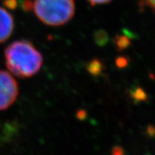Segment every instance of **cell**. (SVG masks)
<instances>
[{
    "instance_id": "6da1fadb",
    "label": "cell",
    "mask_w": 155,
    "mask_h": 155,
    "mask_svg": "<svg viewBox=\"0 0 155 155\" xmlns=\"http://www.w3.org/2000/svg\"><path fill=\"white\" fill-rule=\"evenodd\" d=\"M5 64L9 71L21 78L37 74L43 63L42 54L28 40H17L5 50Z\"/></svg>"
},
{
    "instance_id": "7a4b0ae2",
    "label": "cell",
    "mask_w": 155,
    "mask_h": 155,
    "mask_svg": "<svg viewBox=\"0 0 155 155\" xmlns=\"http://www.w3.org/2000/svg\"><path fill=\"white\" fill-rule=\"evenodd\" d=\"M32 8L44 24L58 27L65 25L75 14L74 0H35Z\"/></svg>"
},
{
    "instance_id": "3957f363",
    "label": "cell",
    "mask_w": 155,
    "mask_h": 155,
    "mask_svg": "<svg viewBox=\"0 0 155 155\" xmlns=\"http://www.w3.org/2000/svg\"><path fill=\"white\" fill-rule=\"evenodd\" d=\"M18 96V84L8 72L0 71V111L12 105Z\"/></svg>"
},
{
    "instance_id": "277c9868",
    "label": "cell",
    "mask_w": 155,
    "mask_h": 155,
    "mask_svg": "<svg viewBox=\"0 0 155 155\" xmlns=\"http://www.w3.org/2000/svg\"><path fill=\"white\" fill-rule=\"evenodd\" d=\"M15 28V22L12 15L0 7V43L9 38Z\"/></svg>"
},
{
    "instance_id": "5b68a950",
    "label": "cell",
    "mask_w": 155,
    "mask_h": 155,
    "mask_svg": "<svg viewBox=\"0 0 155 155\" xmlns=\"http://www.w3.org/2000/svg\"><path fill=\"white\" fill-rule=\"evenodd\" d=\"M86 70L93 76L98 77L102 74L104 70V65L99 59L95 58L87 63Z\"/></svg>"
},
{
    "instance_id": "8992f818",
    "label": "cell",
    "mask_w": 155,
    "mask_h": 155,
    "mask_svg": "<svg viewBox=\"0 0 155 155\" xmlns=\"http://www.w3.org/2000/svg\"><path fill=\"white\" fill-rule=\"evenodd\" d=\"M129 95L133 101L137 104L139 102L145 101L148 99V96L145 91L140 86H135L131 88Z\"/></svg>"
},
{
    "instance_id": "52a82bcc",
    "label": "cell",
    "mask_w": 155,
    "mask_h": 155,
    "mask_svg": "<svg viewBox=\"0 0 155 155\" xmlns=\"http://www.w3.org/2000/svg\"><path fill=\"white\" fill-rule=\"evenodd\" d=\"M114 42L119 51L126 50L131 45L130 40L127 36L125 35H117L114 38Z\"/></svg>"
},
{
    "instance_id": "ba28073f",
    "label": "cell",
    "mask_w": 155,
    "mask_h": 155,
    "mask_svg": "<svg viewBox=\"0 0 155 155\" xmlns=\"http://www.w3.org/2000/svg\"><path fill=\"white\" fill-rule=\"evenodd\" d=\"M95 42L98 46H104L108 41V38L107 34L104 31L98 30L94 36Z\"/></svg>"
},
{
    "instance_id": "9c48e42d",
    "label": "cell",
    "mask_w": 155,
    "mask_h": 155,
    "mask_svg": "<svg viewBox=\"0 0 155 155\" xmlns=\"http://www.w3.org/2000/svg\"><path fill=\"white\" fill-rule=\"evenodd\" d=\"M129 63V60L127 57L125 56H119L116 59L115 63L116 65L120 69L125 68L128 66Z\"/></svg>"
},
{
    "instance_id": "30bf717a",
    "label": "cell",
    "mask_w": 155,
    "mask_h": 155,
    "mask_svg": "<svg viewBox=\"0 0 155 155\" xmlns=\"http://www.w3.org/2000/svg\"><path fill=\"white\" fill-rule=\"evenodd\" d=\"M112 155H124V150L120 146H115L112 148Z\"/></svg>"
},
{
    "instance_id": "8fae6325",
    "label": "cell",
    "mask_w": 155,
    "mask_h": 155,
    "mask_svg": "<svg viewBox=\"0 0 155 155\" xmlns=\"http://www.w3.org/2000/svg\"><path fill=\"white\" fill-rule=\"evenodd\" d=\"M87 112L84 109H80L76 112V118L80 121H83L86 119Z\"/></svg>"
},
{
    "instance_id": "7c38bea8",
    "label": "cell",
    "mask_w": 155,
    "mask_h": 155,
    "mask_svg": "<svg viewBox=\"0 0 155 155\" xmlns=\"http://www.w3.org/2000/svg\"><path fill=\"white\" fill-rule=\"evenodd\" d=\"M89 3L91 4V6L95 5H104V4H107L112 0H87Z\"/></svg>"
},
{
    "instance_id": "4fadbf2b",
    "label": "cell",
    "mask_w": 155,
    "mask_h": 155,
    "mask_svg": "<svg viewBox=\"0 0 155 155\" xmlns=\"http://www.w3.org/2000/svg\"><path fill=\"white\" fill-rule=\"evenodd\" d=\"M5 5L10 9H15L17 6V0H5Z\"/></svg>"
},
{
    "instance_id": "5bb4252c",
    "label": "cell",
    "mask_w": 155,
    "mask_h": 155,
    "mask_svg": "<svg viewBox=\"0 0 155 155\" xmlns=\"http://www.w3.org/2000/svg\"><path fill=\"white\" fill-rule=\"evenodd\" d=\"M32 6H33V2L30 1V0H25L24 2L22 4V7L23 9L25 10L28 11L32 9Z\"/></svg>"
},
{
    "instance_id": "9a60e30c",
    "label": "cell",
    "mask_w": 155,
    "mask_h": 155,
    "mask_svg": "<svg viewBox=\"0 0 155 155\" xmlns=\"http://www.w3.org/2000/svg\"><path fill=\"white\" fill-rule=\"evenodd\" d=\"M144 5L150 7L153 11L155 12V0H144Z\"/></svg>"
},
{
    "instance_id": "2e32d148",
    "label": "cell",
    "mask_w": 155,
    "mask_h": 155,
    "mask_svg": "<svg viewBox=\"0 0 155 155\" xmlns=\"http://www.w3.org/2000/svg\"><path fill=\"white\" fill-rule=\"evenodd\" d=\"M147 134L149 137H154L155 136V127L154 126H149L147 128Z\"/></svg>"
}]
</instances>
